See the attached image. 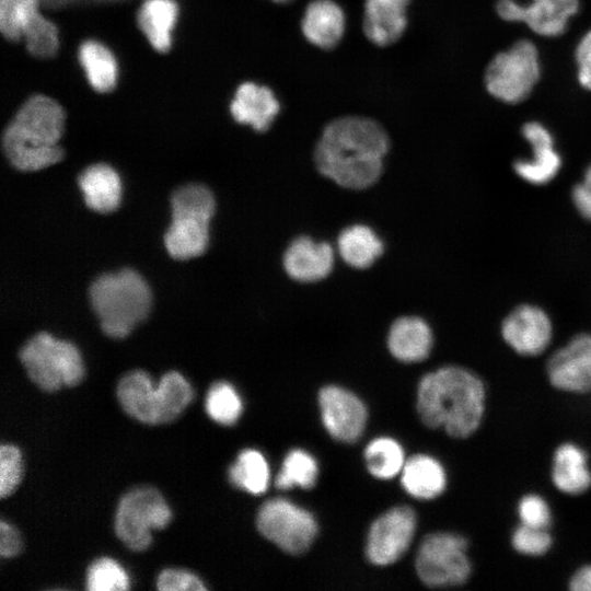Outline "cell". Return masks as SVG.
Returning <instances> with one entry per match:
<instances>
[{
  "label": "cell",
  "mask_w": 591,
  "mask_h": 591,
  "mask_svg": "<svg viewBox=\"0 0 591 591\" xmlns=\"http://www.w3.org/2000/svg\"><path fill=\"white\" fill-rule=\"evenodd\" d=\"M433 344L429 324L417 316H403L391 326L387 345L391 354L406 362L426 359Z\"/></svg>",
  "instance_id": "obj_23"
},
{
  "label": "cell",
  "mask_w": 591,
  "mask_h": 591,
  "mask_svg": "<svg viewBox=\"0 0 591 591\" xmlns=\"http://www.w3.org/2000/svg\"><path fill=\"white\" fill-rule=\"evenodd\" d=\"M130 587L124 567L111 557H100L86 570L85 588L89 591H125Z\"/></svg>",
  "instance_id": "obj_34"
},
{
  "label": "cell",
  "mask_w": 591,
  "mask_h": 591,
  "mask_svg": "<svg viewBox=\"0 0 591 591\" xmlns=\"http://www.w3.org/2000/svg\"><path fill=\"white\" fill-rule=\"evenodd\" d=\"M230 482L247 493L262 494L269 480V470L265 457L256 450H243L229 468Z\"/></svg>",
  "instance_id": "obj_29"
},
{
  "label": "cell",
  "mask_w": 591,
  "mask_h": 591,
  "mask_svg": "<svg viewBox=\"0 0 591 591\" xmlns=\"http://www.w3.org/2000/svg\"><path fill=\"white\" fill-rule=\"evenodd\" d=\"M42 0H0V30L9 40L23 38L28 27L40 15Z\"/></svg>",
  "instance_id": "obj_31"
},
{
  "label": "cell",
  "mask_w": 591,
  "mask_h": 591,
  "mask_svg": "<svg viewBox=\"0 0 591 591\" xmlns=\"http://www.w3.org/2000/svg\"><path fill=\"white\" fill-rule=\"evenodd\" d=\"M337 245L341 258L359 269L370 267L384 250L382 240L364 224H354L343 230Z\"/></svg>",
  "instance_id": "obj_27"
},
{
  "label": "cell",
  "mask_w": 591,
  "mask_h": 591,
  "mask_svg": "<svg viewBox=\"0 0 591 591\" xmlns=\"http://www.w3.org/2000/svg\"><path fill=\"white\" fill-rule=\"evenodd\" d=\"M79 0H42V3L49 8H62Z\"/></svg>",
  "instance_id": "obj_45"
},
{
  "label": "cell",
  "mask_w": 591,
  "mask_h": 591,
  "mask_svg": "<svg viewBox=\"0 0 591 591\" xmlns=\"http://www.w3.org/2000/svg\"><path fill=\"white\" fill-rule=\"evenodd\" d=\"M19 358L31 381L45 392L76 386L84 376L79 349L72 343L45 332L30 338L21 348Z\"/></svg>",
  "instance_id": "obj_6"
},
{
  "label": "cell",
  "mask_w": 591,
  "mask_h": 591,
  "mask_svg": "<svg viewBox=\"0 0 591 591\" xmlns=\"http://www.w3.org/2000/svg\"><path fill=\"white\" fill-rule=\"evenodd\" d=\"M280 111V104L274 92L255 82L239 85L230 104L232 117L254 130H267Z\"/></svg>",
  "instance_id": "obj_20"
},
{
  "label": "cell",
  "mask_w": 591,
  "mask_h": 591,
  "mask_svg": "<svg viewBox=\"0 0 591 591\" xmlns=\"http://www.w3.org/2000/svg\"><path fill=\"white\" fill-rule=\"evenodd\" d=\"M522 136L529 142L532 154L513 163L515 174L534 186L552 182L561 169V157L555 149L554 137L541 123L529 121L522 127Z\"/></svg>",
  "instance_id": "obj_16"
},
{
  "label": "cell",
  "mask_w": 591,
  "mask_h": 591,
  "mask_svg": "<svg viewBox=\"0 0 591 591\" xmlns=\"http://www.w3.org/2000/svg\"><path fill=\"white\" fill-rule=\"evenodd\" d=\"M345 14L333 0H313L304 11L302 33L314 46L332 49L341 40L345 32Z\"/></svg>",
  "instance_id": "obj_22"
},
{
  "label": "cell",
  "mask_w": 591,
  "mask_h": 591,
  "mask_svg": "<svg viewBox=\"0 0 591 591\" xmlns=\"http://www.w3.org/2000/svg\"><path fill=\"white\" fill-rule=\"evenodd\" d=\"M23 474L20 449L13 444L0 448V497H9L19 486Z\"/></svg>",
  "instance_id": "obj_39"
},
{
  "label": "cell",
  "mask_w": 591,
  "mask_h": 591,
  "mask_svg": "<svg viewBox=\"0 0 591 591\" xmlns=\"http://www.w3.org/2000/svg\"><path fill=\"white\" fill-rule=\"evenodd\" d=\"M85 1L97 2V3H109V2H119V1H124V0H85Z\"/></svg>",
  "instance_id": "obj_46"
},
{
  "label": "cell",
  "mask_w": 591,
  "mask_h": 591,
  "mask_svg": "<svg viewBox=\"0 0 591 591\" xmlns=\"http://www.w3.org/2000/svg\"><path fill=\"white\" fill-rule=\"evenodd\" d=\"M79 186L86 206L94 211H114L120 202L121 183L116 171L107 164L97 163L86 167L79 176Z\"/></svg>",
  "instance_id": "obj_24"
},
{
  "label": "cell",
  "mask_w": 591,
  "mask_h": 591,
  "mask_svg": "<svg viewBox=\"0 0 591 591\" xmlns=\"http://www.w3.org/2000/svg\"><path fill=\"white\" fill-rule=\"evenodd\" d=\"M157 588L161 591H205L207 587L195 573L186 569L169 568L160 572Z\"/></svg>",
  "instance_id": "obj_40"
},
{
  "label": "cell",
  "mask_w": 591,
  "mask_h": 591,
  "mask_svg": "<svg viewBox=\"0 0 591 591\" xmlns=\"http://www.w3.org/2000/svg\"><path fill=\"white\" fill-rule=\"evenodd\" d=\"M571 201L578 213L591 221V164L571 189Z\"/></svg>",
  "instance_id": "obj_41"
},
{
  "label": "cell",
  "mask_w": 591,
  "mask_h": 591,
  "mask_svg": "<svg viewBox=\"0 0 591 591\" xmlns=\"http://www.w3.org/2000/svg\"><path fill=\"white\" fill-rule=\"evenodd\" d=\"M89 296L101 328L112 338L126 337L146 318L151 305L149 286L132 269L100 276Z\"/></svg>",
  "instance_id": "obj_4"
},
{
  "label": "cell",
  "mask_w": 591,
  "mask_h": 591,
  "mask_svg": "<svg viewBox=\"0 0 591 591\" xmlns=\"http://www.w3.org/2000/svg\"><path fill=\"white\" fill-rule=\"evenodd\" d=\"M415 528L416 517L408 507H397L381 515L369 532L368 559L379 566L396 561L408 548Z\"/></svg>",
  "instance_id": "obj_14"
},
{
  "label": "cell",
  "mask_w": 591,
  "mask_h": 591,
  "mask_svg": "<svg viewBox=\"0 0 591 591\" xmlns=\"http://www.w3.org/2000/svg\"><path fill=\"white\" fill-rule=\"evenodd\" d=\"M271 1H274V2H276V3H288V2H290L291 0H271Z\"/></svg>",
  "instance_id": "obj_47"
},
{
  "label": "cell",
  "mask_w": 591,
  "mask_h": 591,
  "mask_svg": "<svg viewBox=\"0 0 591 591\" xmlns=\"http://www.w3.org/2000/svg\"><path fill=\"white\" fill-rule=\"evenodd\" d=\"M206 412L218 424L233 425L240 418L243 404L235 389L228 382H215L206 396Z\"/></svg>",
  "instance_id": "obj_33"
},
{
  "label": "cell",
  "mask_w": 591,
  "mask_h": 591,
  "mask_svg": "<svg viewBox=\"0 0 591 591\" xmlns=\"http://www.w3.org/2000/svg\"><path fill=\"white\" fill-rule=\"evenodd\" d=\"M519 523L551 529L553 523V510L544 496L537 493H526L520 497L517 503Z\"/></svg>",
  "instance_id": "obj_38"
},
{
  "label": "cell",
  "mask_w": 591,
  "mask_h": 591,
  "mask_svg": "<svg viewBox=\"0 0 591 591\" xmlns=\"http://www.w3.org/2000/svg\"><path fill=\"white\" fill-rule=\"evenodd\" d=\"M256 523L262 535L290 554L305 552L317 532L310 512L280 498L268 500L260 507Z\"/></svg>",
  "instance_id": "obj_10"
},
{
  "label": "cell",
  "mask_w": 591,
  "mask_h": 591,
  "mask_svg": "<svg viewBox=\"0 0 591 591\" xmlns=\"http://www.w3.org/2000/svg\"><path fill=\"white\" fill-rule=\"evenodd\" d=\"M389 138L376 121L347 116L331 121L315 148L320 173L341 187L363 189L373 185L383 171Z\"/></svg>",
  "instance_id": "obj_1"
},
{
  "label": "cell",
  "mask_w": 591,
  "mask_h": 591,
  "mask_svg": "<svg viewBox=\"0 0 591 591\" xmlns=\"http://www.w3.org/2000/svg\"><path fill=\"white\" fill-rule=\"evenodd\" d=\"M575 58L578 67V81L582 88L591 91V30L580 38Z\"/></svg>",
  "instance_id": "obj_42"
},
{
  "label": "cell",
  "mask_w": 591,
  "mask_h": 591,
  "mask_svg": "<svg viewBox=\"0 0 591 591\" xmlns=\"http://www.w3.org/2000/svg\"><path fill=\"white\" fill-rule=\"evenodd\" d=\"M178 5L175 0H144L137 22L151 46L165 53L172 46V32L176 24Z\"/></svg>",
  "instance_id": "obj_25"
},
{
  "label": "cell",
  "mask_w": 591,
  "mask_h": 591,
  "mask_svg": "<svg viewBox=\"0 0 591 591\" xmlns=\"http://www.w3.org/2000/svg\"><path fill=\"white\" fill-rule=\"evenodd\" d=\"M65 112L45 95L30 97L16 112L3 132V149L11 164L24 172L48 167L62 158L59 141Z\"/></svg>",
  "instance_id": "obj_3"
},
{
  "label": "cell",
  "mask_w": 591,
  "mask_h": 591,
  "mask_svg": "<svg viewBox=\"0 0 591 591\" xmlns=\"http://www.w3.org/2000/svg\"><path fill=\"white\" fill-rule=\"evenodd\" d=\"M549 385L571 395L591 394V332H581L555 349L545 364Z\"/></svg>",
  "instance_id": "obj_11"
},
{
  "label": "cell",
  "mask_w": 591,
  "mask_h": 591,
  "mask_svg": "<svg viewBox=\"0 0 591 591\" xmlns=\"http://www.w3.org/2000/svg\"><path fill=\"white\" fill-rule=\"evenodd\" d=\"M317 465L315 460L302 450H292L286 456L282 470L276 477V486L280 489L299 485L311 488L316 480Z\"/></svg>",
  "instance_id": "obj_35"
},
{
  "label": "cell",
  "mask_w": 591,
  "mask_h": 591,
  "mask_svg": "<svg viewBox=\"0 0 591 591\" xmlns=\"http://www.w3.org/2000/svg\"><path fill=\"white\" fill-rule=\"evenodd\" d=\"M579 0H498L496 11L507 22L525 23L541 36L554 37L563 34L569 19L578 12Z\"/></svg>",
  "instance_id": "obj_13"
},
{
  "label": "cell",
  "mask_w": 591,
  "mask_h": 591,
  "mask_svg": "<svg viewBox=\"0 0 591 591\" xmlns=\"http://www.w3.org/2000/svg\"><path fill=\"white\" fill-rule=\"evenodd\" d=\"M172 520V511L154 487L141 486L127 491L115 513V533L134 552L146 551L152 542V530H162Z\"/></svg>",
  "instance_id": "obj_8"
},
{
  "label": "cell",
  "mask_w": 591,
  "mask_h": 591,
  "mask_svg": "<svg viewBox=\"0 0 591 591\" xmlns=\"http://www.w3.org/2000/svg\"><path fill=\"white\" fill-rule=\"evenodd\" d=\"M79 61L95 91L105 93L115 88L118 67L114 55L105 45L94 39L83 42L79 47Z\"/></svg>",
  "instance_id": "obj_28"
},
{
  "label": "cell",
  "mask_w": 591,
  "mask_h": 591,
  "mask_svg": "<svg viewBox=\"0 0 591 591\" xmlns=\"http://www.w3.org/2000/svg\"><path fill=\"white\" fill-rule=\"evenodd\" d=\"M510 544L512 549L528 557H542L554 545L551 529H540L519 523L511 532Z\"/></svg>",
  "instance_id": "obj_36"
},
{
  "label": "cell",
  "mask_w": 591,
  "mask_h": 591,
  "mask_svg": "<svg viewBox=\"0 0 591 591\" xmlns=\"http://www.w3.org/2000/svg\"><path fill=\"white\" fill-rule=\"evenodd\" d=\"M172 222L164 236L169 254L176 259L201 255L209 241V222L215 212L211 192L200 184H188L171 198Z\"/></svg>",
  "instance_id": "obj_5"
},
{
  "label": "cell",
  "mask_w": 591,
  "mask_h": 591,
  "mask_svg": "<svg viewBox=\"0 0 591 591\" xmlns=\"http://www.w3.org/2000/svg\"><path fill=\"white\" fill-rule=\"evenodd\" d=\"M417 409L429 428H440L454 439H467L484 422L486 383L480 375L465 367H441L420 380Z\"/></svg>",
  "instance_id": "obj_2"
},
{
  "label": "cell",
  "mask_w": 591,
  "mask_h": 591,
  "mask_svg": "<svg viewBox=\"0 0 591 591\" xmlns=\"http://www.w3.org/2000/svg\"><path fill=\"white\" fill-rule=\"evenodd\" d=\"M540 76L536 46L529 39H520L490 60L484 80L491 96L508 104H517L531 94Z\"/></svg>",
  "instance_id": "obj_9"
},
{
  "label": "cell",
  "mask_w": 591,
  "mask_h": 591,
  "mask_svg": "<svg viewBox=\"0 0 591 591\" xmlns=\"http://www.w3.org/2000/svg\"><path fill=\"white\" fill-rule=\"evenodd\" d=\"M23 38L30 54L37 58H51L57 54L59 48L56 25L42 14L28 27Z\"/></svg>",
  "instance_id": "obj_37"
},
{
  "label": "cell",
  "mask_w": 591,
  "mask_h": 591,
  "mask_svg": "<svg viewBox=\"0 0 591 591\" xmlns=\"http://www.w3.org/2000/svg\"><path fill=\"white\" fill-rule=\"evenodd\" d=\"M500 335L505 344L517 355L535 358L546 352L552 344L553 321L543 308L522 303L513 308L502 320Z\"/></svg>",
  "instance_id": "obj_12"
},
{
  "label": "cell",
  "mask_w": 591,
  "mask_h": 591,
  "mask_svg": "<svg viewBox=\"0 0 591 591\" xmlns=\"http://www.w3.org/2000/svg\"><path fill=\"white\" fill-rule=\"evenodd\" d=\"M409 0H366L363 32L378 46L397 42L407 26Z\"/></svg>",
  "instance_id": "obj_21"
},
{
  "label": "cell",
  "mask_w": 591,
  "mask_h": 591,
  "mask_svg": "<svg viewBox=\"0 0 591 591\" xmlns=\"http://www.w3.org/2000/svg\"><path fill=\"white\" fill-rule=\"evenodd\" d=\"M117 399L134 419L146 425H161V404L158 386L142 370L126 373L117 384Z\"/></svg>",
  "instance_id": "obj_19"
},
{
  "label": "cell",
  "mask_w": 591,
  "mask_h": 591,
  "mask_svg": "<svg viewBox=\"0 0 591 591\" xmlns=\"http://www.w3.org/2000/svg\"><path fill=\"white\" fill-rule=\"evenodd\" d=\"M588 452L578 443H559L552 455L551 480L563 495L581 496L591 489Z\"/></svg>",
  "instance_id": "obj_17"
},
{
  "label": "cell",
  "mask_w": 591,
  "mask_h": 591,
  "mask_svg": "<svg viewBox=\"0 0 591 591\" xmlns=\"http://www.w3.org/2000/svg\"><path fill=\"white\" fill-rule=\"evenodd\" d=\"M318 403L324 426L332 437L354 442L361 436L367 409L356 395L338 386H325L320 391Z\"/></svg>",
  "instance_id": "obj_15"
},
{
  "label": "cell",
  "mask_w": 591,
  "mask_h": 591,
  "mask_svg": "<svg viewBox=\"0 0 591 591\" xmlns=\"http://www.w3.org/2000/svg\"><path fill=\"white\" fill-rule=\"evenodd\" d=\"M161 404V424L174 421L193 399L189 382L177 371L166 372L158 384Z\"/></svg>",
  "instance_id": "obj_30"
},
{
  "label": "cell",
  "mask_w": 591,
  "mask_h": 591,
  "mask_svg": "<svg viewBox=\"0 0 591 591\" xmlns=\"http://www.w3.org/2000/svg\"><path fill=\"white\" fill-rule=\"evenodd\" d=\"M570 591H591V563L578 567L568 579Z\"/></svg>",
  "instance_id": "obj_44"
},
{
  "label": "cell",
  "mask_w": 591,
  "mask_h": 591,
  "mask_svg": "<svg viewBox=\"0 0 591 591\" xmlns=\"http://www.w3.org/2000/svg\"><path fill=\"white\" fill-rule=\"evenodd\" d=\"M22 549V540L19 531L4 520L0 521V555L2 558H12Z\"/></svg>",
  "instance_id": "obj_43"
},
{
  "label": "cell",
  "mask_w": 591,
  "mask_h": 591,
  "mask_svg": "<svg viewBox=\"0 0 591 591\" xmlns=\"http://www.w3.org/2000/svg\"><path fill=\"white\" fill-rule=\"evenodd\" d=\"M334 253L326 242L309 236L293 240L283 255V267L289 277L301 282L324 279L332 271Z\"/></svg>",
  "instance_id": "obj_18"
},
{
  "label": "cell",
  "mask_w": 591,
  "mask_h": 591,
  "mask_svg": "<svg viewBox=\"0 0 591 591\" xmlns=\"http://www.w3.org/2000/svg\"><path fill=\"white\" fill-rule=\"evenodd\" d=\"M468 548V540L457 533L436 532L425 536L416 557L418 577L431 588L465 584L473 573Z\"/></svg>",
  "instance_id": "obj_7"
},
{
  "label": "cell",
  "mask_w": 591,
  "mask_h": 591,
  "mask_svg": "<svg viewBox=\"0 0 591 591\" xmlns=\"http://www.w3.org/2000/svg\"><path fill=\"white\" fill-rule=\"evenodd\" d=\"M369 472L379 478H391L404 465V452L393 439L379 438L373 440L364 451Z\"/></svg>",
  "instance_id": "obj_32"
},
{
  "label": "cell",
  "mask_w": 591,
  "mask_h": 591,
  "mask_svg": "<svg viewBox=\"0 0 591 591\" xmlns=\"http://www.w3.org/2000/svg\"><path fill=\"white\" fill-rule=\"evenodd\" d=\"M402 483L412 496L432 499L445 490L447 473L438 460L418 454L404 464Z\"/></svg>",
  "instance_id": "obj_26"
}]
</instances>
